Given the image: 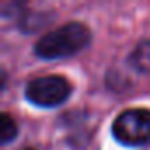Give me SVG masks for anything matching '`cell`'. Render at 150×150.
<instances>
[{
  "label": "cell",
  "instance_id": "cell-1",
  "mask_svg": "<svg viewBox=\"0 0 150 150\" xmlns=\"http://www.w3.org/2000/svg\"><path fill=\"white\" fill-rule=\"evenodd\" d=\"M90 30L87 25L80 21L65 23L48 34H44L35 42V55L46 60L55 58H67L80 53L90 42Z\"/></svg>",
  "mask_w": 150,
  "mask_h": 150
},
{
  "label": "cell",
  "instance_id": "cell-2",
  "mask_svg": "<svg viewBox=\"0 0 150 150\" xmlns=\"http://www.w3.org/2000/svg\"><path fill=\"white\" fill-rule=\"evenodd\" d=\"M115 139L127 146H143L150 143V110L129 108L117 115L111 125Z\"/></svg>",
  "mask_w": 150,
  "mask_h": 150
},
{
  "label": "cell",
  "instance_id": "cell-3",
  "mask_svg": "<svg viewBox=\"0 0 150 150\" xmlns=\"http://www.w3.org/2000/svg\"><path fill=\"white\" fill-rule=\"evenodd\" d=\"M72 92V85L58 74L34 78L25 87V97L35 106L41 108H55L67 101Z\"/></svg>",
  "mask_w": 150,
  "mask_h": 150
},
{
  "label": "cell",
  "instance_id": "cell-4",
  "mask_svg": "<svg viewBox=\"0 0 150 150\" xmlns=\"http://www.w3.org/2000/svg\"><path fill=\"white\" fill-rule=\"evenodd\" d=\"M129 65L138 72L150 74V39L139 41L129 55Z\"/></svg>",
  "mask_w": 150,
  "mask_h": 150
},
{
  "label": "cell",
  "instance_id": "cell-5",
  "mask_svg": "<svg viewBox=\"0 0 150 150\" xmlns=\"http://www.w3.org/2000/svg\"><path fill=\"white\" fill-rule=\"evenodd\" d=\"M16 134H18V125L14 118L9 113H2L0 115V141L9 143L13 138H16Z\"/></svg>",
  "mask_w": 150,
  "mask_h": 150
},
{
  "label": "cell",
  "instance_id": "cell-6",
  "mask_svg": "<svg viewBox=\"0 0 150 150\" xmlns=\"http://www.w3.org/2000/svg\"><path fill=\"white\" fill-rule=\"evenodd\" d=\"M23 150H35V148H23Z\"/></svg>",
  "mask_w": 150,
  "mask_h": 150
}]
</instances>
